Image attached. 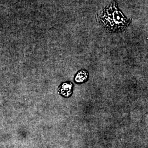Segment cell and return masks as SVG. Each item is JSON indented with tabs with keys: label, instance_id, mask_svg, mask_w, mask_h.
I'll return each mask as SVG.
<instances>
[{
	"label": "cell",
	"instance_id": "1",
	"mask_svg": "<svg viewBox=\"0 0 148 148\" xmlns=\"http://www.w3.org/2000/svg\"><path fill=\"white\" fill-rule=\"evenodd\" d=\"M116 0H114L109 7L102 12L101 21L108 29L112 32H121L131 22L123 16L117 7Z\"/></svg>",
	"mask_w": 148,
	"mask_h": 148
},
{
	"label": "cell",
	"instance_id": "3",
	"mask_svg": "<svg viewBox=\"0 0 148 148\" xmlns=\"http://www.w3.org/2000/svg\"><path fill=\"white\" fill-rule=\"evenodd\" d=\"M88 77V74L85 70H82L79 71L76 75L75 77V81L77 82H82Z\"/></svg>",
	"mask_w": 148,
	"mask_h": 148
},
{
	"label": "cell",
	"instance_id": "2",
	"mask_svg": "<svg viewBox=\"0 0 148 148\" xmlns=\"http://www.w3.org/2000/svg\"><path fill=\"white\" fill-rule=\"evenodd\" d=\"M71 87H72V85L71 83H70L69 84L68 83H64L61 87V89H60L61 93L65 97L69 96L71 92Z\"/></svg>",
	"mask_w": 148,
	"mask_h": 148
}]
</instances>
